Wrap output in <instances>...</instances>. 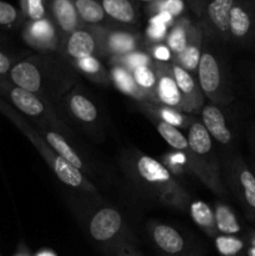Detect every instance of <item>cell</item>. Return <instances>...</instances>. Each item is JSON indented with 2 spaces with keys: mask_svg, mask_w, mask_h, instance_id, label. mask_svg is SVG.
I'll list each match as a JSON object with an SVG mask.
<instances>
[{
  "mask_svg": "<svg viewBox=\"0 0 255 256\" xmlns=\"http://www.w3.org/2000/svg\"><path fill=\"white\" fill-rule=\"evenodd\" d=\"M202 122L209 134L220 144H228L232 140V132L228 129L226 122L218 108L206 106L202 110Z\"/></svg>",
  "mask_w": 255,
  "mask_h": 256,
  "instance_id": "obj_3",
  "label": "cell"
},
{
  "mask_svg": "<svg viewBox=\"0 0 255 256\" xmlns=\"http://www.w3.org/2000/svg\"><path fill=\"white\" fill-rule=\"evenodd\" d=\"M235 5V0H212L209 5V16L215 26L222 32L229 30L230 12Z\"/></svg>",
  "mask_w": 255,
  "mask_h": 256,
  "instance_id": "obj_10",
  "label": "cell"
},
{
  "mask_svg": "<svg viewBox=\"0 0 255 256\" xmlns=\"http://www.w3.org/2000/svg\"><path fill=\"white\" fill-rule=\"evenodd\" d=\"M215 224H216L218 230L222 234L232 235L240 232V225L234 212L224 205L218 206L216 212H215Z\"/></svg>",
  "mask_w": 255,
  "mask_h": 256,
  "instance_id": "obj_17",
  "label": "cell"
},
{
  "mask_svg": "<svg viewBox=\"0 0 255 256\" xmlns=\"http://www.w3.org/2000/svg\"><path fill=\"white\" fill-rule=\"evenodd\" d=\"M199 80L202 89L206 94L215 92L220 86V69L216 59L212 54L202 55L199 64Z\"/></svg>",
  "mask_w": 255,
  "mask_h": 256,
  "instance_id": "obj_4",
  "label": "cell"
},
{
  "mask_svg": "<svg viewBox=\"0 0 255 256\" xmlns=\"http://www.w3.org/2000/svg\"><path fill=\"white\" fill-rule=\"evenodd\" d=\"M240 184L244 190V196L248 205L255 210V176L249 170H242L240 174Z\"/></svg>",
  "mask_w": 255,
  "mask_h": 256,
  "instance_id": "obj_23",
  "label": "cell"
},
{
  "mask_svg": "<svg viewBox=\"0 0 255 256\" xmlns=\"http://www.w3.org/2000/svg\"><path fill=\"white\" fill-rule=\"evenodd\" d=\"M134 80L138 85H140L142 88H145V89H150L156 82L155 74L148 66L139 68V69L135 70Z\"/></svg>",
  "mask_w": 255,
  "mask_h": 256,
  "instance_id": "obj_28",
  "label": "cell"
},
{
  "mask_svg": "<svg viewBox=\"0 0 255 256\" xmlns=\"http://www.w3.org/2000/svg\"><path fill=\"white\" fill-rule=\"evenodd\" d=\"M28 12H29V16L32 20H35V22L42 20L45 12L42 0H28Z\"/></svg>",
  "mask_w": 255,
  "mask_h": 256,
  "instance_id": "obj_32",
  "label": "cell"
},
{
  "mask_svg": "<svg viewBox=\"0 0 255 256\" xmlns=\"http://www.w3.org/2000/svg\"><path fill=\"white\" fill-rule=\"evenodd\" d=\"M159 98L162 102H165L169 106H178L182 100L180 90L178 88L174 79L169 76H162L159 82Z\"/></svg>",
  "mask_w": 255,
  "mask_h": 256,
  "instance_id": "obj_19",
  "label": "cell"
},
{
  "mask_svg": "<svg viewBox=\"0 0 255 256\" xmlns=\"http://www.w3.org/2000/svg\"><path fill=\"white\" fill-rule=\"evenodd\" d=\"M110 45L119 52H126L134 49V39L126 34H115L112 36Z\"/></svg>",
  "mask_w": 255,
  "mask_h": 256,
  "instance_id": "obj_29",
  "label": "cell"
},
{
  "mask_svg": "<svg viewBox=\"0 0 255 256\" xmlns=\"http://www.w3.org/2000/svg\"><path fill=\"white\" fill-rule=\"evenodd\" d=\"M54 170L58 178L69 186L79 188L82 184V175L80 170L59 156L55 159Z\"/></svg>",
  "mask_w": 255,
  "mask_h": 256,
  "instance_id": "obj_14",
  "label": "cell"
},
{
  "mask_svg": "<svg viewBox=\"0 0 255 256\" xmlns=\"http://www.w3.org/2000/svg\"><path fill=\"white\" fill-rule=\"evenodd\" d=\"M9 98L14 106L28 116H39L44 112V105L38 96H35L34 92L15 86L10 90Z\"/></svg>",
  "mask_w": 255,
  "mask_h": 256,
  "instance_id": "obj_5",
  "label": "cell"
},
{
  "mask_svg": "<svg viewBox=\"0 0 255 256\" xmlns=\"http://www.w3.org/2000/svg\"><path fill=\"white\" fill-rule=\"evenodd\" d=\"M104 12L112 19L122 22H132L135 18L134 8L129 0H104Z\"/></svg>",
  "mask_w": 255,
  "mask_h": 256,
  "instance_id": "obj_13",
  "label": "cell"
},
{
  "mask_svg": "<svg viewBox=\"0 0 255 256\" xmlns=\"http://www.w3.org/2000/svg\"><path fill=\"white\" fill-rule=\"evenodd\" d=\"M79 65L85 72H89V74H95V72H99V69H100L99 62H98L96 59H94L92 56L80 60Z\"/></svg>",
  "mask_w": 255,
  "mask_h": 256,
  "instance_id": "obj_35",
  "label": "cell"
},
{
  "mask_svg": "<svg viewBox=\"0 0 255 256\" xmlns=\"http://www.w3.org/2000/svg\"><path fill=\"white\" fill-rule=\"evenodd\" d=\"M250 255H252V256H255V249H252V252H250Z\"/></svg>",
  "mask_w": 255,
  "mask_h": 256,
  "instance_id": "obj_41",
  "label": "cell"
},
{
  "mask_svg": "<svg viewBox=\"0 0 255 256\" xmlns=\"http://www.w3.org/2000/svg\"><path fill=\"white\" fill-rule=\"evenodd\" d=\"M190 212H192V216L194 219V222H196L199 226L202 228H212L215 224V216L212 214V209L208 206L205 202H196L192 205L190 208Z\"/></svg>",
  "mask_w": 255,
  "mask_h": 256,
  "instance_id": "obj_21",
  "label": "cell"
},
{
  "mask_svg": "<svg viewBox=\"0 0 255 256\" xmlns=\"http://www.w3.org/2000/svg\"><path fill=\"white\" fill-rule=\"evenodd\" d=\"M128 64L129 66L134 68L135 70L139 68H145L149 64V58L142 54H132L128 58Z\"/></svg>",
  "mask_w": 255,
  "mask_h": 256,
  "instance_id": "obj_36",
  "label": "cell"
},
{
  "mask_svg": "<svg viewBox=\"0 0 255 256\" xmlns=\"http://www.w3.org/2000/svg\"><path fill=\"white\" fill-rule=\"evenodd\" d=\"M155 56L159 60L166 62V60L170 59V50L165 46L156 48V50H155Z\"/></svg>",
  "mask_w": 255,
  "mask_h": 256,
  "instance_id": "obj_39",
  "label": "cell"
},
{
  "mask_svg": "<svg viewBox=\"0 0 255 256\" xmlns=\"http://www.w3.org/2000/svg\"><path fill=\"white\" fill-rule=\"evenodd\" d=\"M38 256H55V255H52V252H42V254H39Z\"/></svg>",
  "mask_w": 255,
  "mask_h": 256,
  "instance_id": "obj_40",
  "label": "cell"
},
{
  "mask_svg": "<svg viewBox=\"0 0 255 256\" xmlns=\"http://www.w3.org/2000/svg\"><path fill=\"white\" fill-rule=\"evenodd\" d=\"M252 29V12L242 5H234L230 12L229 32L236 39H244Z\"/></svg>",
  "mask_w": 255,
  "mask_h": 256,
  "instance_id": "obj_7",
  "label": "cell"
},
{
  "mask_svg": "<svg viewBox=\"0 0 255 256\" xmlns=\"http://www.w3.org/2000/svg\"><path fill=\"white\" fill-rule=\"evenodd\" d=\"M75 8L78 9L80 16L86 22H99L104 19V8L95 0H76Z\"/></svg>",
  "mask_w": 255,
  "mask_h": 256,
  "instance_id": "obj_18",
  "label": "cell"
},
{
  "mask_svg": "<svg viewBox=\"0 0 255 256\" xmlns=\"http://www.w3.org/2000/svg\"><path fill=\"white\" fill-rule=\"evenodd\" d=\"M182 9H184V2H182V0H168L164 6H162V12H168L172 16L179 15L182 12Z\"/></svg>",
  "mask_w": 255,
  "mask_h": 256,
  "instance_id": "obj_34",
  "label": "cell"
},
{
  "mask_svg": "<svg viewBox=\"0 0 255 256\" xmlns=\"http://www.w3.org/2000/svg\"><path fill=\"white\" fill-rule=\"evenodd\" d=\"M16 19V9L9 2L0 0V25H12Z\"/></svg>",
  "mask_w": 255,
  "mask_h": 256,
  "instance_id": "obj_31",
  "label": "cell"
},
{
  "mask_svg": "<svg viewBox=\"0 0 255 256\" xmlns=\"http://www.w3.org/2000/svg\"><path fill=\"white\" fill-rule=\"evenodd\" d=\"M95 50V42L86 32H75L68 42V52L78 60L86 59Z\"/></svg>",
  "mask_w": 255,
  "mask_h": 256,
  "instance_id": "obj_8",
  "label": "cell"
},
{
  "mask_svg": "<svg viewBox=\"0 0 255 256\" xmlns=\"http://www.w3.org/2000/svg\"><path fill=\"white\" fill-rule=\"evenodd\" d=\"M158 130H159L162 139H164L170 146L174 148V149L185 150L189 146L186 138L176 129V126H172V125L168 124V122H162L158 125Z\"/></svg>",
  "mask_w": 255,
  "mask_h": 256,
  "instance_id": "obj_20",
  "label": "cell"
},
{
  "mask_svg": "<svg viewBox=\"0 0 255 256\" xmlns=\"http://www.w3.org/2000/svg\"><path fill=\"white\" fill-rule=\"evenodd\" d=\"M162 118L165 119V122L172 125V126H176V125L182 124V118L176 112H172L170 110H164L162 112Z\"/></svg>",
  "mask_w": 255,
  "mask_h": 256,
  "instance_id": "obj_37",
  "label": "cell"
},
{
  "mask_svg": "<svg viewBox=\"0 0 255 256\" xmlns=\"http://www.w3.org/2000/svg\"><path fill=\"white\" fill-rule=\"evenodd\" d=\"M32 34L38 40H49L54 35V32L49 22L39 20L32 26Z\"/></svg>",
  "mask_w": 255,
  "mask_h": 256,
  "instance_id": "obj_30",
  "label": "cell"
},
{
  "mask_svg": "<svg viewBox=\"0 0 255 256\" xmlns=\"http://www.w3.org/2000/svg\"><path fill=\"white\" fill-rule=\"evenodd\" d=\"M70 109L78 119L85 122H94L98 116V110L95 105L82 95H75L70 100Z\"/></svg>",
  "mask_w": 255,
  "mask_h": 256,
  "instance_id": "obj_16",
  "label": "cell"
},
{
  "mask_svg": "<svg viewBox=\"0 0 255 256\" xmlns=\"http://www.w3.org/2000/svg\"><path fill=\"white\" fill-rule=\"evenodd\" d=\"M10 79L15 86L30 92H36L42 86V75L39 69L29 62H22L12 68Z\"/></svg>",
  "mask_w": 255,
  "mask_h": 256,
  "instance_id": "obj_2",
  "label": "cell"
},
{
  "mask_svg": "<svg viewBox=\"0 0 255 256\" xmlns=\"http://www.w3.org/2000/svg\"><path fill=\"white\" fill-rule=\"evenodd\" d=\"M216 248L224 256H234L244 248L242 240L232 236H219L216 239Z\"/></svg>",
  "mask_w": 255,
  "mask_h": 256,
  "instance_id": "obj_22",
  "label": "cell"
},
{
  "mask_svg": "<svg viewBox=\"0 0 255 256\" xmlns=\"http://www.w3.org/2000/svg\"><path fill=\"white\" fill-rule=\"evenodd\" d=\"M12 70V62L10 59L0 50V76H4Z\"/></svg>",
  "mask_w": 255,
  "mask_h": 256,
  "instance_id": "obj_38",
  "label": "cell"
},
{
  "mask_svg": "<svg viewBox=\"0 0 255 256\" xmlns=\"http://www.w3.org/2000/svg\"><path fill=\"white\" fill-rule=\"evenodd\" d=\"M188 144L190 149L199 155H205L212 150V135L204 126V124L195 122L190 128Z\"/></svg>",
  "mask_w": 255,
  "mask_h": 256,
  "instance_id": "obj_11",
  "label": "cell"
},
{
  "mask_svg": "<svg viewBox=\"0 0 255 256\" xmlns=\"http://www.w3.org/2000/svg\"><path fill=\"white\" fill-rule=\"evenodd\" d=\"M54 14L64 32H72L76 28V9L70 0H55Z\"/></svg>",
  "mask_w": 255,
  "mask_h": 256,
  "instance_id": "obj_12",
  "label": "cell"
},
{
  "mask_svg": "<svg viewBox=\"0 0 255 256\" xmlns=\"http://www.w3.org/2000/svg\"><path fill=\"white\" fill-rule=\"evenodd\" d=\"M138 172L149 182H166L170 180V172L159 162L152 158L142 156L136 164Z\"/></svg>",
  "mask_w": 255,
  "mask_h": 256,
  "instance_id": "obj_9",
  "label": "cell"
},
{
  "mask_svg": "<svg viewBox=\"0 0 255 256\" xmlns=\"http://www.w3.org/2000/svg\"><path fill=\"white\" fill-rule=\"evenodd\" d=\"M200 50L196 46H188L184 52L180 54V62H182L184 69H188L189 72H192L200 64Z\"/></svg>",
  "mask_w": 255,
  "mask_h": 256,
  "instance_id": "obj_26",
  "label": "cell"
},
{
  "mask_svg": "<svg viewBox=\"0 0 255 256\" xmlns=\"http://www.w3.org/2000/svg\"><path fill=\"white\" fill-rule=\"evenodd\" d=\"M154 240L158 246L168 254H179L184 250L185 242L182 235L168 225H159L154 230Z\"/></svg>",
  "mask_w": 255,
  "mask_h": 256,
  "instance_id": "obj_6",
  "label": "cell"
},
{
  "mask_svg": "<svg viewBox=\"0 0 255 256\" xmlns=\"http://www.w3.org/2000/svg\"><path fill=\"white\" fill-rule=\"evenodd\" d=\"M122 215L114 209H102L95 214L90 222V234L96 242H108L119 232Z\"/></svg>",
  "mask_w": 255,
  "mask_h": 256,
  "instance_id": "obj_1",
  "label": "cell"
},
{
  "mask_svg": "<svg viewBox=\"0 0 255 256\" xmlns=\"http://www.w3.org/2000/svg\"><path fill=\"white\" fill-rule=\"evenodd\" d=\"M169 46L172 52H178V54H182L188 48L186 34H185V32L182 28H176L169 35Z\"/></svg>",
  "mask_w": 255,
  "mask_h": 256,
  "instance_id": "obj_27",
  "label": "cell"
},
{
  "mask_svg": "<svg viewBox=\"0 0 255 256\" xmlns=\"http://www.w3.org/2000/svg\"><path fill=\"white\" fill-rule=\"evenodd\" d=\"M172 72H174L175 82H176L180 92H184V94L186 95L192 94L195 89V82L194 80H192V78L190 76L189 72L180 66H175L174 69H172Z\"/></svg>",
  "mask_w": 255,
  "mask_h": 256,
  "instance_id": "obj_24",
  "label": "cell"
},
{
  "mask_svg": "<svg viewBox=\"0 0 255 256\" xmlns=\"http://www.w3.org/2000/svg\"><path fill=\"white\" fill-rule=\"evenodd\" d=\"M114 80L116 82L118 88L122 90L126 94H135L136 86H135V80L132 79V75L122 69L114 70Z\"/></svg>",
  "mask_w": 255,
  "mask_h": 256,
  "instance_id": "obj_25",
  "label": "cell"
},
{
  "mask_svg": "<svg viewBox=\"0 0 255 256\" xmlns=\"http://www.w3.org/2000/svg\"><path fill=\"white\" fill-rule=\"evenodd\" d=\"M165 32H166V29H165L164 22H160L158 16L154 18V19L152 20V26H150L149 29L150 36L154 38V39H162L165 35Z\"/></svg>",
  "mask_w": 255,
  "mask_h": 256,
  "instance_id": "obj_33",
  "label": "cell"
},
{
  "mask_svg": "<svg viewBox=\"0 0 255 256\" xmlns=\"http://www.w3.org/2000/svg\"><path fill=\"white\" fill-rule=\"evenodd\" d=\"M48 142L52 145V149L60 155V158L66 160L68 162H70L72 165H74L78 169H82V162L80 160V158L78 156L76 152L70 148V145L68 144L66 140L62 136V135L56 134V132H48L46 134Z\"/></svg>",
  "mask_w": 255,
  "mask_h": 256,
  "instance_id": "obj_15",
  "label": "cell"
}]
</instances>
